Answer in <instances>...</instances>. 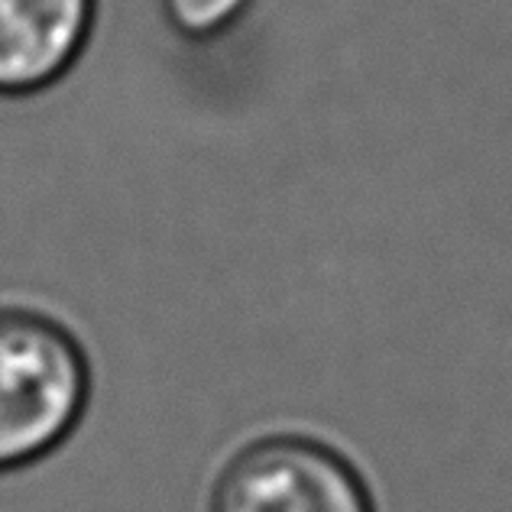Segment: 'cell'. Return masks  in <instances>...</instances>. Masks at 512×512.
<instances>
[{
	"mask_svg": "<svg viewBox=\"0 0 512 512\" xmlns=\"http://www.w3.org/2000/svg\"><path fill=\"white\" fill-rule=\"evenodd\" d=\"M91 360L59 318L0 308V477L56 454L91 406Z\"/></svg>",
	"mask_w": 512,
	"mask_h": 512,
	"instance_id": "cell-1",
	"label": "cell"
},
{
	"mask_svg": "<svg viewBox=\"0 0 512 512\" xmlns=\"http://www.w3.org/2000/svg\"><path fill=\"white\" fill-rule=\"evenodd\" d=\"M98 0H0V98H30L69 75L94 36Z\"/></svg>",
	"mask_w": 512,
	"mask_h": 512,
	"instance_id": "cell-3",
	"label": "cell"
},
{
	"mask_svg": "<svg viewBox=\"0 0 512 512\" xmlns=\"http://www.w3.org/2000/svg\"><path fill=\"white\" fill-rule=\"evenodd\" d=\"M211 512H376L360 470L305 435L250 441L221 467Z\"/></svg>",
	"mask_w": 512,
	"mask_h": 512,
	"instance_id": "cell-2",
	"label": "cell"
},
{
	"mask_svg": "<svg viewBox=\"0 0 512 512\" xmlns=\"http://www.w3.org/2000/svg\"><path fill=\"white\" fill-rule=\"evenodd\" d=\"M163 17L182 39L192 43H211L250 13L253 0H159Z\"/></svg>",
	"mask_w": 512,
	"mask_h": 512,
	"instance_id": "cell-4",
	"label": "cell"
}]
</instances>
